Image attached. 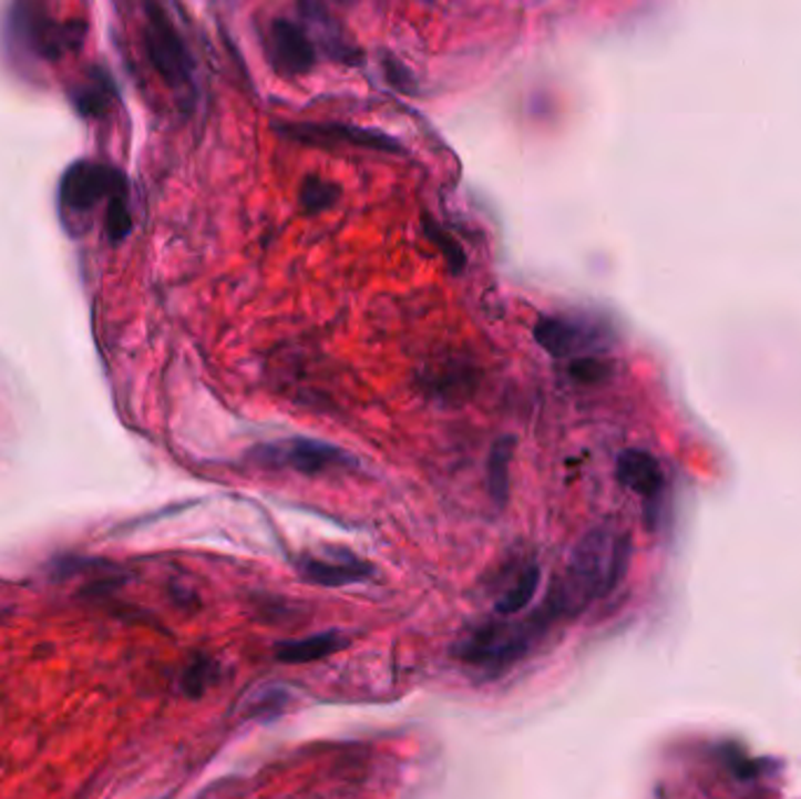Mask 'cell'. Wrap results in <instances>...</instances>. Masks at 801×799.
Here are the masks:
<instances>
[{"mask_svg": "<svg viewBox=\"0 0 801 799\" xmlns=\"http://www.w3.org/2000/svg\"><path fill=\"white\" fill-rule=\"evenodd\" d=\"M630 561V537L609 525L595 527L574 546L567 575L548 603L561 612L582 610L619 586Z\"/></svg>", "mask_w": 801, "mask_h": 799, "instance_id": "6da1fadb", "label": "cell"}, {"mask_svg": "<svg viewBox=\"0 0 801 799\" xmlns=\"http://www.w3.org/2000/svg\"><path fill=\"white\" fill-rule=\"evenodd\" d=\"M146 50L153 69L174 92L193 96V57L186 40L160 6L146 8Z\"/></svg>", "mask_w": 801, "mask_h": 799, "instance_id": "7a4b0ae2", "label": "cell"}, {"mask_svg": "<svg viewBox=\"0 0 801 799\" xmlns=\"http://www.w3.org/2000/svg\"><path fill=\"white\" fill-rule=\"evenodd\" d=\"M544 626H546L544 612L523 624L485 626L476 633H471L458 647V657L466 664H476L483 668L509 666L513 662H518L523 654H527V649L532 647L534 638H537V633L544 631Z\"/></svg>", "mask_w": 801, "mask_h": 799, "instance_id": "3957f363", "label": "cell"}, {"mask_svg": "<svg viewBox=\"0 0 801 799\" xmlns=\"http://www.w3.org/2000/svg\"><path fill=\"white\" fill-rule=\"evenodd\" d=\"M127 195V178L120 170L80 160L66 170L59 183V204L64 212H92L101 199Z\"/></svg>", "mask_w": 801, "mask_h": 799, "instance_id": "277c9868", "label": "cell"}, {"mask_svg": "<svg viewBox=\"0 0 801 799\" xmlns=\"http://www.w3.org/2000/svg\"><path fill=\"white\" fill-rule=\"evenodd\" d=\"M534 340L556 359H582L607 347V334L588 317L551 315L534 324Z\"/></svg>", "mask_w": 801, "mask_h": 799, "instance_id": "5b68a950", "label": "cell"}, {"mask_svg": "<svg viewBox=\"0 0 801 799\" xmlns=\"http://www.w3.org/2000/svg\"><path fill=\"white\" fill-rule=\"evenodd\" d=\"M256 458L267 467H284L305 477H317L355 464V460L342 448L317 439H284L277 443H267L256 448Z\"/></svg>", "mask_w": 801, "mask_h": 799, "instance_id": "8992f818", "label": "cell"}, {"mask_svg": "<svg viewBox=\"0 0 801 799\" xmlns=\"http://www.w3.org/2000/svg\"><path fill=\"white\" fill-rule=\"evenodd\" d=\"M281 132L310 146H355V148H373L382 153H401L403 146L384 132L366 130L355 125H340V122H294L284 125Z\"/></svg>", "mask_w": 801, "mask_h": 799, "instance_id": "52a82bcc", "label": "cell"}, {"mask_svg": "<svg viewBox=\"0 0 801 799\" xmlns=\"http://www.w3.org/2000/svg\"><path fill=\"white\" fill-rule=\"evenodd\" d=\"M616 481L628 488L630 493L643 498L647 519L651 523V519L659 514V502L666 485L659 458L643 448L622 450L619 458H616Z\"/></svg>", "mask_w": 801, "mask_h": 799, "instance_id": "ba28073f", "label": "cell"}, {"mask_svg": "<svg viewBox=\"0 0 801 799\" xmlns=\"http://www.w3.org/2000/svg\"><path fill=\"white\" fill-rule=\"evenodd\" d=\"M267 57L284 75H302L315 66L317 50L310 33L294 19H275L267 31Z\"/></svg>", "mask_w": 801, "mask_h": 799, "instance_id": "9c48e42d", "label": "cell"}, {"mask_svg": "<svg viewBox=\"0 0 801 799\" xmlns=\"http://www.w3.org/2000/svg\"><path fill=\"white\" fill-rule=\"evenodd\" d=\"M88 33V24L85 22H66V24H57V22H43L35 24L33 19L24 24V35L31 43L33 52L45 57V59H59L64 52L75 50L82 38Z\"/></svg>", "mask_w": 801, "mask_h": 799, "instance_id": "30bf717a", "label": "cell"}, {"mask_svg": "<svg viewBox=\"0 0 801 799\" xmlns=\"http://www.w3.org/2000/svg\"><path fill=\"white\" fill-rule=\"evenodd\" d=\"M300 575L305 582L317 584V586H349V584H359L363 580L371 577V567L366 563L345 556L340 561H324V559H305L300 563Z\"/></svg>", "mask_w": 801, "mask_h": 799, "instance_id": "8fae6325", "label": "cell"}, {"mask_svg": "<svg viewBox=\"0 0 801 799\" xmlns=\"http://www.w3.org/2000/svg\"><path fill=\"white\" fill-rule=\"evenodd\" d=\"M347 645L345 635H340L338 631H328V633H317V635H307V638L300 641H286L279 643L275 649V657L284 664H310V662H319L324 657H331V654L340 652Z\"/></svg>", "mask_w": 801, "mask_h": 799, "instance_id": "7c38bea8", "label": "cell"}, {"mask_svg": "<svg viewBox=\"0 0 801 799\" xmlns=\"http://www.w3.org/2000/svg\"><path fill=\"white\" fill-rule=\"evenodd\" d=\"M115 90L113 83L109 80V75L101 69H92L88 80L82 85L71 90V104L78 109L80 115H101L113 99Z\"/></svg>", "mask_w": 801, "mask_h": 799, "instance_id": "4fadbf2b", "label": "cell"}, {"mask_svg": "<svg viewBox=\"0 0 801 799\" xmlns=\"http://www.w3.org/2000/svg\"><path fill=\"white\" fill-rule=\"evenodd\" d=\"M513 448H516V439L502 437L495 441L490 450L487 460V488L490 495L500 506L506 504L509 490H511V460H513Z\"/></svg>", "mask_w": 801, "mask_h": 799, "instance_id": "5bb4252c", "label": "cell"}, {"mask_svg": "<svg viewBox=\"0 0 801 799\" xmlns=\"http://www.w3.org/2000/svg\"><path fill=\"white\" fill-rule=\"evenodd\" d=\"M540 580H542L540 567L534 563L525 565L518 572V577L513 580V584L504 591V596L497 601V610L502 614H516V612L525 610L532 603L534 593H537V588H540Z\"/></svg>", "mask_w": 801, "mask_h": 799, "instance_id": "9a60e30c", "label": "cell"}, {"mask_svg": "<svg viewBox=\"0 0 801 799\" xmlns=\"http://www.w3.org/2000/svg\"><path fill=\"white\" fill-rule=\"evenodd\" d=\"M340 197V188L336 183L326 181L321 176H307L300 188V207L307 214H319L328 207H333Z\"/></svg>", "mask_w": 801, "mask_h": 799, "instance_id": "2e32d148", "label": "cell"}, {"mask_svg": "<svg viewBox=\"0 0 801 799\" xmlns=\"http://www.w3.org/2000/svg\"><path fill=\"white\" fill-rule=\"evenodd\" d=\"M216 673H218L216 662L207 657H195L181 675V687L191 699H199V696L216 683Z\"/></svg>", "mask_w": 801, "mask_h": 799, "instance_id": "e0dca14e", "label": "cell"}, {"mask_svg": "<svg viewBox=\"0 0 801 799\" xmlns=\"http://www.w3.org/2000/svg\"><path fill=\"white\" fill-rule=\"evenodd\" d=\"M132 233V214L127 209V195H117L106 209V235L113 244H120Z\"/></svg>", "mask_w": 801, "mask_h": 799, "instance_id": "ac0fdd59", "label": "cell"}, {"mask_svg": "<svg viewBox=\"0 0 801 799\" xmlns=\"http://www.w3.org/2000/svg\"><path fill=\"white\" fill-rule=\"evenodd\" d=\"M569 376L582 385H600L612 376V368L598 355H591L569 361Z\"/></svg>", "mask_w": 801, "mask_h": 799, "instance_id": "d6986e66", "label": "cell"}, {"mask_svg": "<svg viewBox=\"0 0 801 799\" xmlns=\"http://www.w3.org/2000/svg\"><path fill=\"white\" fill-rule=\"evenodd\" d=\"M427 235L429 239L437 244V247L441 249L443 258L450 263V268H453V273H460L464 268V254L462 249L455 244L453 237H448L441 228H437V225H427Z\"/></svg>", "mask_w": 801, "mask_h": 799, "instance_id": "ffe728a7", "label": "cell"}]
</instances>
